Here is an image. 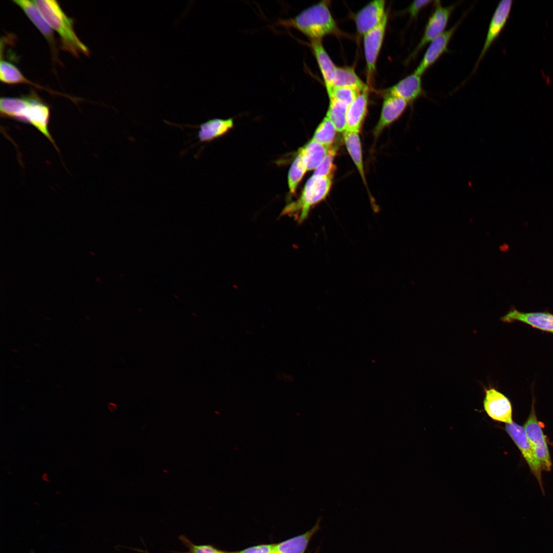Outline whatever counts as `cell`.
Here are the masks:
<instances>
[{"label": "cell", "mask_w": 553, "mask_h": 553, "mask_svg": "<svg viewBox=\"0 0 553 553\" xmlns=\"http://www.w3.org/2000/svg\"><path fill=\"white\" fill-rule=\"evenodd\" d=\"M2 117L9 118L35 127L59 151L50 133V109L35 93L20 97H2L0 100Z\"/></svg>", "instance_id": "cell-1"}, {"label": "cell", "mask_w": 553, "mask_h": 553, "mask_svg": "<svg viewBox=\"0 0 553 553\" xmlns=\"http://www.w3.org/2000/svg\"><path fill=\"white\" fill-rule=\"evenodd\" d=\"M328 1H322L305 9L295 16L279 21L284 27L297 30L311 40H322L328 34L340 31L328 6Z\"/></svg>", "instance_id": "cell-2"}, {"label": "cell", "mask_w": 553, "mask_h": 553, "mask_svg": "<svg viewBox=\"0 0 553 553\" xmlns=\"http://www.w3.org/2000/svg\"><path fill=\"white\" fill-rule=\"evenodd\" d=\"M33 2L51 28L58 34L62 50L76 57L81 53L89 55V49L74 31L73 20L65 13L57 1L35 0Z\"/></svg>", "instance_id": "cell-3"}, {"label": "cell", "mask_w": 553, "mask_h": 553, "mask_svg": "<svg viewBox=\"0 0 553 553\" xmlns=\"http://www.w3.org/2000/svg\"><path fill=\"white\" fill-rule=\"evenodd\" d=\"M331 186L330 176L312 175L306 182L300 198L286 205L282 215L299 214L297 221L302 222L308 217L311 207L326 197Z\"/></svg>", "instance_id": "cell-4"}, {"label": "cell", "mask_w": 553, "mask_h": 553, "mask_svg": "<svg viewBox=\"0 0 553 553\" xmlns=\"http://www.w3.org/2000/svg\"><path fill=\"white\" fill-rule=\"evenodd\" d=\"M524 428L534 448L542 469L547 472L550 471L552 466L550 453L542 427L536 415L534 402L531 412L524 424Z\"/></svg>", "instance_id": "cell-5"}, {"label": "cell", "mask_w": 553, "mask_h": 553, "mask_svg": "<svg viewBox=\"0 0 553 553\" xmlns=\"http://www.w3.org/2000/svg\"><path fill=\"white\" fill-rule=\"evenodd\" d=\"M505 431L520 450L543 492L541 465L536 457L534 448L526 435L524 427L513 421L511 423H506Z\"/></svg>", "instance_id": "cell-6"}, {"label": "cell", "mask_w": 553, "mask_h": 553, "mask_svg": "<svg viewBox=\"0 0 553 553\" xmlns=\"http://www.w3.org/2000/svg\"><path fill=\"white\" fill-rule=\"evenodd\" d=\"M388 18V12H387L380 23L364 35V48L368 82L371 81L376 70V61L385 34Z\"/></svg>", "instance_id": "cell-7"}, {"label": "cell", "mask_w": 553, "mask_h": 553, "mask_svg": "<svg viewBox=\"0 0 553 553\" xmlns=\"http://www.w3.org/2000/svg\"><path fill=\"white\" fill-rule=\"evenodd\" d=\"M436 3L435 9L428 19L422 38L412 52L411 58L415 57L428 42L445 31L454 5L443 7L440 1H436Z\"/></svg>", "instance_id": "cell-8"}, {"label": "cell", "mask_w": 553, "mask_h": 553, "mask_svg": "<svg viewBox=\"0 0 553 553\" xmlns=\"http://www.w3.org/2000/svg\"><path fill=\"white\" fill-rule=\"evenodd\" d=\"M484 411L492 419L506 423L513 421V409L509 399L493 387L485 389Z\"/></svg>", "instance_id": "cell-9"}, {"label": "cell", "mask_w": 553, "mask_h": 553, "mask_svg": "<svg viewBox=\"0 0 553 553\" xmlns=\"http://www.w3.org/2000/svg\"><path fill=\"white\" fill-rule=\"evenodd\" d=\"M512 6L513 1L511 0H503L499 3L490 21L486 38L477 63L504 29L509 18Z\"/></svg>", "instance_id": "cell-10"}, {"label": "cell", "mask_w": 553, "mask_h": 553, "mask_svg": "<svg viewBox=\"0 0 553 553\" xmlns=\"http://www.w3.org/2000/svg\"><path fill=\"white\" fill-rule=\"evenodd\" d=\"M384 0L372 1L360 10L355 16V22L358 33L364 35L377 26L387 12Z\"/></svg>", "instance_id": "cell-11"}, {"label": "cell", "mask_w": 553, "mask_h": 553, "mask_svg": "<svg viewBox=\"0 0 553 553\" xmlns=\"http://www.w3.org/2000/svg\"><path fill=\"white\" fill-rule=\"evenodd\" d=\"M459 23L445 31L434 39L428 47L418 66L414 72L421 76L438 58L448 50L449 43Z\"/></svg>", "instance_id": "cell-12"}, {"label": "cell", "mask_w": 553, "mask_h": 553, "mask_svg": "<svg viewBox=\"0 0 553 553\" xmlns=\"http://www.w3.org/2000/svg\"><path fill=\"white\" fill-rule=\"evenodd\" d=\"M501 320L505 323L519 321L543 331L553 333V314L548 312H523L512 308Z\"/></svg>", "instance_id": "cell-13"}, {"label": "cell", "mask_w": 553, "mask_h": 553, "mask_svg": "<svg viewBox=\"0 0 553 553\" xmlns=\"http://www.w3.org/2000/svg\"><path fill=\"white\" fill-rule=\"evenodd\" d=\"M13 2L23 10L29 19L44 35L50 46L54 58H57L56 41L53 29L42 16L33 1L14 0Z\"/></svg>", "instance_id": "cell-14"}, {"label": "cell", "mask_w": 553, "mask_h": 553, "mask_svg": "<svg viewBox=\"0 0 553 553\" xmlns=\"http://www.w3.org/2000/svg\"><path fill=\"white\" fill-rule=\"evenodd\" d=\"M408 102L405 99L386 93L383 101L380 117L374 130L377 136L389 124L396 120L403 113Z\"/></svg>", "instance_id": "cell-15"}, {"label": "cell", "mask_w": 553, "mask_h": 553, "mask_svg": "<svg viewBox=\"0 0 553 553\" xmlns=\"http://www.w3.org/2000/svg\"><path fill=\"white\" fill-rule=\"evenodd\" d=\"M421 76L414 72L390 88L387 93L401 98L408 103L412 102L422 95Z\"/></svg>", "instance_id": "cell-16"}, {"label": "cell", "mask_w": 553, "mask_h": 553, "mask_svg": "<svg viewBox=\"0 0 553 553\" xmlns=\"http://www.w3.org/2000/svg\"><path fill=\"white\" fill-rule=\"evenodd\" d=\"M369 89L362 92L348 107L346 131L359 132L367 112Z\"/></svg>", "instance_id": "cell-17"}, {"label": "cell", "mask_w": 553, "mask_h": 553, "mask_svg": "<svg viewBox=\"0 0 553 553\" xmlns=\"http://www.w3.org/2000/svg\"><path fill=\"white\" fill-rule=\"evenodd\" d=\"M320 520L314 526L301 535L274 544L272 553H304L312 537L320 529Z\"/></svg>", "instance_id": "cell-18"}, {"label": "cell", "mask_w": 553, "mask_h": 553, "mask_svg": "<svg viewBox=\"0 0 553 553\" xmlns=\"http://www.w3.org/2000/svg\"><path fill=\"white\" fill-rule=\"evenodd\" d=\"M334 88H350L360 92L369 89L368 86L360 79L354 69L349 67H336L331 80V90Z\"/></svg>", "instance_id": "cell-19"}, {"label": "cell", "mask_w": 553, "mask_h": 553, "mask_svg": "<svg viewBox=\"0 0 553 553\" xmlns=\"http://www.w3.org/2000/svg\"><path fill=\"white\" fill-rule=\"evenodd\" d=\"M321 40H311L310 45L322 74L327 93H328L331 90L332 77L336 66L326 51Z\"/></svg>", "instance_id": "cell-20"}, {"label": "cell", "mask_w": 553, "mask_h": 553, "mask_svg": "<svg viewBox=\"0 0 553 553\" xmlns=\"http://www.w3.org/2000/svg\"><path fill=\"white\" fill-rule=\"evenodd\" d=\"M233 126L232 118L212 119L200 125L198 138L201 142L210 141L223 135Z\"/></svg>", "instance_id": "cell-21"}, {"label": "cell", "mask_w": 553, "mask_h": 553, "mask_svg": "<svg viewBox=\"0 0 553 553\" xmlns=\"http://www.w3.org/2000/svg\"><path fill=\"white\" fill-rule=\"evenodd\" d=\"M331 146L329 147L311 139L304 147L299 149L307 171L315 169L324 160Z\"/></svg>", "instance_id": "cell-22"}, {"label": "cell", "mask_w": 553, "mask_h": 553, "mask_svg": "<svg viewBox=\"0 0 553 553\" xmlns=\"http://www.w3.org/2000/svg\"><path fill=\"white\" fill-rule=\"evenodd\" d=\"M344 139L346 148L355 164L364 183L367 185L360 138L358 132L345 131Z\"/></svg>", "instance_id": "cell-23"}, {"label": "cell", "mask_w": 553, "mask_h": 553, "mask_svg": "<svg viewBox=\"0 0 553 553\" xmlns=\"http://www.w3.org/2000/svg\"><path fill=\"white\" fill-rule=\"evenodd\" d=\"M329 98V105L326 114L337 132H344L347 128V112L348 105L332 97Z\"/></svg>", "instance_id": "cell-24"}, {"label": "cell", "mask_w": 553, "mask_h": 553, "mask_svg": "<svg viewBox=\"0 0 553 553\" xmlns=\"http://www.w3.org/2000/svg\"><path fill=\"white\" fill-rule=\"evenodd\" d=\"M307 171L303 156L299 151L291 165L288 174V183L290 193L294 194L299 183Z\"/></svg>", "instance_id": "cell-25"}, {"label": "cell", "mask_w": 553, "mask_h": 553, "mask_svg": "<svg viewBox=\"0 0 553 553\" xmlns=\"http://www.w3.org/2000/svg\"><path fill=\"white\" fill-rule=\"evenodd\" d=\"M336 132L334 124L326 116L316 129L312 139L330 147L335 139Z\"/></svg>", "instance_id": "cell-26"}, {"label": "cell", "mask_w": 553, "mask_h": 553, "mask_svg": "<svg viewBox=\"0 0 553 553\" xmlns=\"http://www.w3.org/2000/svg\"><path fill=\"white\" fill-rule=\"evenodd\" d=\"M26 79L15 66L9 61L1 60L0 79L2 82L9 84L25 83Z\"/></svg>", "instance_id": "cell-27"}, {"label": "cell", "mask_w": 553, "mask_h": 553, "mask_svg": "<svg viewBox=\"0 0 553 553\" xmlns=\"http://www.w3.org/2000/svg\"><path fill=\"white\" fill-rule=\"evenodd\" d=\"M361 93L350 88H334L328 94L329 97H332L349 106Z\"/></svg>", "instance_id": "cell-28"}, {"label": "cell", "mask_w": 553, "mask_h": 553, "mask_svg": "<svg viewBox=\"0 0 553 553\" xmlns=\"http://www.w3.org/2000/svg\"><path fill=\"white\" fill-rule=\"evenodd\" d=\"M335 153L336 148L331 147L324 160L315 169L313 175L329 177L332 168L333 161Z\"/></svg>", "instance_id": "cell-29"}, {"label": "cell", "mask_w": 553, "mask_h": 553, "mask_svg": "<svg viewBox=\"0 0 553 553\" xmlns=\"http://www.w3.org/2000/svg\"><path fill=\"white\" fill-rule=\"evenodd\" d=\"M180 539L188 548V551L185 553H226L211 545L194 544L185 536H181Z\"/></svg>", "instance_id": "cell-30"}, {"label": "cell", "mask_w": 553, "mask_h": 553, "mask_svg": "<svg viewBox=\"0 0 553 553\" xmlns=\"http://www.w3.org/2000/svg\"><path fill=\"white\" fill-rule=\"evenodd\" d=\"M433 2V1L429 0L415 1L407 8V11L412 17L414 18L417 16L421 10Z\"/></svg>", "instance_id": "cell-31"}, {"label": "cell", "mask_w": 553, "mask_h": 553, "mask_svg": "<svg viewBox=\"0 0 553 553\" xmlns=\"http://www.w3.org/2000/svg\"><path fill=\"white\" fill-rule=\"evenodd\" d=\"M274 544H263L250 547L245 549L229 553H272Z\"/></svg>", "instance_id": "cell-32"}]
</instances>
